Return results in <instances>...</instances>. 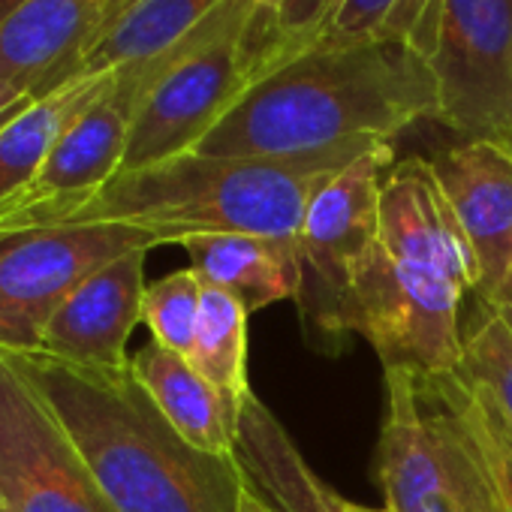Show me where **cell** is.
Masks as SVG:
<instances>
[{
  "label": "cell",
  "mask_w": 512,
  "mask_h": 512,
  "mask_svg": "<svg viewBox=\"0 0 512 512\" xmlns=\"http://www.w3.org/2000/svg\"><path fill=\"white\" fill-rule=\"evenodd\" d=\"M235 458L256 491H263L281 512H332L326 485L302 458L281 419L250 395L238 419Z\"/></svg>",
  "instance_id": "cell-16"
},
{
  "label": "cell",
  "mask_w": 512,
  "mask_h": 512,
  "mask_svg": "<svg viewBox=\"0 0 512 512\" xmlns=\"http://www.w3.org/2000/svg\"><path fill=\"white\" fill-rule=\"evenodd\" d=\"M253 19V0H226L169 52L115 70L139 97L121 172L196 151L223 121L256 73Z\"/></svg>",
  "instance_id": "cell-5"
},
{
  "label": "cell",
  "mask_w": 512,
  "mask_h": 512,
  "mask_svg": "<svg viewBox=\"0 0 512 512\" xmlns=\"http://www.w3.org/2000/svg\"><path fill=\"white\" fill-rule=\"evenodd\" d=\"M419 383L470 452L497 509L512 512V431L491 395L461 371L443 377H419Z\"/></svg>",
  "instance_id": "cell-18"
},
{
  "label": "cell",
  "mask_w": 512,
  "mask_h": 512,
  "mask_svg": "<svg viewBox=\"0 0 512 512\" xmlns=\"http://www.w3.org/2000/svg\"><path fill=\"white\" fill-rule=\"evenodd\" d=\"M133 4H139V0H109V4H106V22H103L100 34H103L112 22H118V19H121ZM100 34H97V37H100Z\"/></svg>",
  "instance_id": "cell-29"
},
{
  "label": "cell",
  "mask_w": 512,
  "mask_h": 512,
  "mask_svg": "<svg viewBox=\"0 0 512 512\" xmlns=\"http://www.w3.org/2000/svg\"><path fill=\"white\" fill-rule=\"evenodd\" d=\"M476 290L470 244L425 157L386 172L377 250L341 299L329 335L365 338L383 371L443 377L461 368V302Z\"/></svg>",
  "instance_id": "cell-2"
},
{
  "label": "cell",
  "mask_w": 512,
  "mask_h": 512,
  "mask_svg": "<svg viewBox=\"0 0 512 512\" xmlns=\"http://www.w3.org/2000/svg\"><path fill=\"white\" fill-rule=\"evenodd\" d=\"M37 97L28 94L25 88L19 85H10V82H0V130H4L16 115H22Z\"/></svg>",
  "instance_id": "cell-26"
},
{
  "label": "cell",
  "mask_w": 512,
  "mask_h": 512,
  "mask_svg": "<svg viewBox=\"0 0 512 512\" xmlns=\"http://www.w3.org/2000/svg\"><path fill=\"white\" fill-rule=\"evenodd\" d=\"M326 503H329V509H332V512H395L392 506H380V509H371V506L353 503V500H347L344 494L332 491L329 485H326Z\"/></svg>",
  "instance_id": "cell-28"
},
{
  "label": "cell",
  "mask_w": 512,
  "mask_h": 512,
  "mask_svg": "<svg viewBox=\"0 0 512 512\" xmlns=\"http://www.w3.org/2000/svg\"><path fill=\"white\" fill-rule=\"evenodd\" d=\"M112 79L115 70L85 73L61 85L58 91L34 100L22 115H16L0 130V205L28 190L64 130L106 94Z\"/></svg>",
  "instance_id": "cell-17"
},
{
  "label": "cell",
  "mask_w": 512,
  "mask_h": 512,
  "mask_svg": "<svg viewBox=\"0 0 512 512\" xmlns=\"http://www.w3.org/2000/svg\"><path fill=\"white\" fill-rule=\"evenodd\" d=\"M109 0H25L0 22V82L37 100L82 76Z\"/></svg>",
  "instance_id": "cell-13"
},
{
  "label": "cell",
  "mask_w": 512,
  "mask_h": 512,
  "mask_svg": "<svg viewBox=\"0 0 512 512\" xmlns=\"http://www.w3.org/2000/svg\"><path fill=\"white\" fill-rule=\"evenodd\" d=\"M0 512H115L40 392L0 350Z\"/></svg>",
  "instance_id": "cell-10"
},
{
  "label": "cell",
  "mask_w": 512,
  "mask_h": 512,
  "mask_svg": "<svg viewBox=\"0 0 512 512\" xmlns=\"http://www.w3.org/2000/svg\"><path fill=\"white\" fill-rule=\"evenodd\" d=\"M247 320L250 314L232 296L205 287L196 341L187 359L223 398L235 425L241 419L244 401L253 395L247 383Z\"/></svg>",
  "instance_id": "cell-21"
},
{
  "label": "cell",
  "mask_w": 512,
  "mask_h": 512,
  "mask_svg": "<svg viewBox=\"0 0 512 512\" xmlns=\"http://www.w3.org/2000/svg\"><path fill=\"white\" fill-rule=\"evenodd\" d=\"M163 238L127 223L0 229V350H37L58 305L94 272Z\"/></svg>",
  "instance_id": "cell-6"
},
{
  "label": "cell",
  "mask_w": 512,
  "mask_h": 512,
  "mask_svg": "<svg viewBox=\"0 0 512 512\" xmlns=\"http://www.w3.org/2000/svg\"><path fill=\"white\" fill-rule=\"evenodd\" d=\"M503 320H506V326H509V329H512V308H509V311H506V314H503Z\"/></svg>",
  "instance_id": "cell-31"
},
{
  "label": "cell",
  "mask_w": 512,
  "mask_h": 512,
  "mask_svg": "<svg viewBox=\"0 0 512 512\" xmlns=\"http://www.w3.org/2000/svg\"><path fill=\"white\" fill-rule=\"evenodd\" d=\"M148 250H133L85 278L52 314L40 347L58 359L124 371L130 368L127 344L142 323Z\"/></svg>",
  "instance_id": "cell-12"
},
{
  "label": "cell",
  "mask_w": 512,
  "mask_h": 512,
  "mask_svg": "<svg viewBox=\"0 0 512 512\" xmlns=\"http://www.w3.org/2000/svg\"><path fill=\"white\" fill-rule=\"evenodd\" d=\"M130 371L181 440L205 455L235 458L238 425L223 398L184 356L151 341L130 356Z\"/></svg>",
  "instance_id": "cell-15"
},
{
  "label": "cell",
  "mask_w": 512,
  "mask_h": 512,
  "mask_svg": "<svg viewBox=\"0 0 512 512\" xmlns=\"http://www.w3.org/2000/svg\"><path fill=\"white\" fill-rule=\"evenodd\" d=\"M374 145L380 142L362 139L290 157L187 151L136 172H118L85 202L22 226L127 223L157 232L163 244L220 232L299 238L305 211L320 187Z\"/></svg>",
  "instance_id": "cell-4"
},
{
  "label": "cell",
  "mask_w": 512,
  "mask_h": 512,
  "mask_svg": "<svg viewBox=\"0 0 512 512\" xmlns=\"http://www.w3.org/2000/svg\"><path fill=\"white\" fill-rule=\"evenodd\" d=\"M335 4H338V0H290L287 13L281 19V28H278V37L269 46H290V43L305 40L308 34H314L326 22V16L335 10Z\"/></svg>",
  "instance_id": "cell-24"
},
{
  "label": "cell",
  "mask_w": 512,
  "mask_h": 512,
  "mask_svg": "<svg viewBox=\"0 0 512 512\" xmlns=\"http://www.w3.org/2000/svg\"><path fill=\"white\" fill-rule=\"evenodd\" d=\"M392 166L395 145H374L326 181L305 211L296 238L305 263L299 308L320 335H329L341 299L377 250L380 196Z\"/></svg>",
  "instance_id": "cell-9"
},
{
  "label": "cell",
  "mask_w": 512,
  "mask_h": 512,
  "mask_svg": "<svg viewBox=\"0 0 512 512\" xmlns=\"http://www.w3.org/2000/svg\"><path fill=\"white\" fill-rule=\"evenodd\" d=\"M458 371L491 395L512 431V329L500 314L479 308V317L464 332V356Z\"/></svg>",
  "instance_id": "cell-23"
},
{
  "label": "cell",
  "mask_w": 512,
  "mask_h": 512,
  "mask_svg": "<svg viewBox=\"0 0 512 512\" xmlns=\"http://www.w3.org/2000/svg\"><path fill=\"white\" fill-rule=\"evenodd\" d=\"M7 356L49 404L115 512H235L247 485L238 458H214L181 440L130 368H88L43 350Z\"/></svg>",
  "instance_id": "cell-3"
},
{
  "label": "cell",
  "mask_w": 512,
  "mask_h": 512,
  "mask_svg": "<svg viewBox=\"0 0 512 512\" xmlns=\"http://www.w3.org/2000/svg\"><path fill=\"white\" fill-rule=\"evenodd\" d=\"M223 4L226 0H139L94 40L82 76L145 64L169 52Z\"/></svg>",
  "instance_id": "cell-19"
},
{
  "label": "cell",
  "mask_w": 512,
  "mask_h": 512,
  "mask_svg": "<svg viewBox=\"0 0 512 512\" xmlns=\"http://www.w3.org/2000/svg\"><path fill=\"white\" fill-rule=\"evenodd\" d=\"M202 296H205V284L193 269H178L148 284L142 299V323L148 326L151 341L169 353L190 359Z\"/></svg>",
  "instance_id": "cell-22"
},
{
  "label": "cell",
  "mask_w": 512,
  "mask_h": 512,
  "mask_svg": "<svg viewBox=\"0 0 512 512\" xmlns=\"http://www.w3.org/2000/svg\"><path fill=\"white\" fill-rule=\"evenodd\" d=\"M443 0H338L326 22L299 43L290 46H269L256 64L275 61L278 55L311 46V43H371V40H392L416 49L425 61L434 46L437 19Z\"/></svg>",
  "instance_id": "cell-20"
},
{
  "label": "cell",
  "mask_w": 512,
  "mask_h": 512,
  "mask_svg": "<svg viewBox=\"0 0 512 512\" xmlns=\"http://www.w3.org/2000/svg\"><path fill=\"white\" fill-rule=\"evenodd\" d=\"M25 0H0V22H4L13 10H19Z\"/></svg>",
  "instance_id": "cell-30"
},
{
  "label": "cell",
  "mask_w": 512,
  "mask_h": 512,
  "mask_svg": "<svg viewBox=\"0 0 512 512\" xmlns=\"http://www.w3.org/2000/svg\"><path fill=\"white\" fill-rule=\"evenodd\" d=\"M428 61L392 40L311 43L256 70L247 91L199 142L217 157H290L344 142H392L437 121Z\"/></svg>",
  "instance_id": "cell-1"
},
{
  "label": "cell",
  "mask_w": 512,
  "mask_h": 512,
  "mask_svg": "<svg viewBox=\"0 0 512 512\" xmlns=\"http://www.w3.org/2000/svg\"><path fill=\"white\" fill-rule=\"evenodd\" d=\"M287 4L290 0H253V10H256V37L272 43L278 37V28H281V19L287 13Z\"/></svg>",
  "instance_id": "cell-25"
},
{
  "label": "cell",
  "mask_w": 512,
  "mask_h": 512,
  "mask_svg": "<svg viewBox=\"0 0 512 512\" xmlns=\"http://www.w3.org/2000/svg\"><path fill=\"white\" fill-rule=\"evenodd\" d=\"M374 479L395 512H491L473 458L413 371H386Z\"/></svg>",
  "instance_id": "cell-7"
},
{
  "label": "cell",
  "mask_w": 512,
  "mask_h": 512,
  "mask_svg": "<svg viewBox=\"0 0 512 512\" xmlns=\"http://www.w3.org/2000/svg\"><path fill=\"white\" fill-rule=\"evenodd\" d=\"M428 67L437 121L512 151V0H443Z\"/></svg>",
  "instance_id": "cell-8"
},
{
  "label": "cell",
  "mask_w": 512,
  "mask_h": 512,
  "mask_svg": "<svg viewBox=\"0 0 512 512\" xmlns=\"http://www.w3.org/2000/svg\"><path fill=\"white\" fill-rule=\"evenodd\" d=\"M428 163L476 260L473 296L503 317L512 308V151L458 142Z\"/></svg>",
  "instance_id": "cell-11"
},
{
  "label": "cell",
  "mask_w": 512,
  "mask_h": 512,
  "mask_svg": "<svg viewBox=\"0 0 512 512\" xmlns=\"http://www.w3.org/2000/svg\"><path fill=\"white\" fill-rule=\"evenodd\" d=\"M235 512H281V509H278L263 491H256V488L250 485V479H247V485H244V491H241V497H238Z\"/></svg>",
  "instance_id": "cell-27"
},
{
  "label": "cell",
  "mask_w": 512,
  "mask_h": 512,
  "mask_svg": "<svg viewBox=\"0 0 512 512\" xmlns=\"http://www.w3.org/2000/svg\"><path fill=\"white\" fill-rule=\"evenodd\" d=\"M178 244L184 247L199 281L232 296L247 314L302 299L305 263L296 238L220 232L187 235Z\"/></svg>",
  "instance_id": "cell-14"
}]
</instances>
